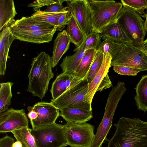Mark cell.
I'll return each mask as SVG.
<instances>
[{
  "label": "cell",
  "mask_w": 147,
  "mask_h": 147,
  "mask_svg": "<svg viewBox=\"0 0 147 147\" xmlns=\"http://www.w3.org/2000/svg\"><path fill=\"white\" fill-rule=\"evenodd\" d=\"M107 147H147V122L138 118H120Z\"/></svg>",
  "instance_id": "obj_1"
},
{
  "label": "cell",
  "mask_w": 147,
  "mask_h": 147,
  "mask_svg": "<svg viewBox=\"0 0 147 147\" xmlns=\"http://www.w3.org/2000/svg\"><path fill=\"white\" fill-rule=\"evenodd\" d=\"M51 57L44 51L34 58L28 77L27 91L42 99L48 90L49 82L53 78Z\"/></svg>",
  "instance_id": "obj_2"
},
{
  "label": "cell",
  "mask_w": 147,
  "mask_h": 147,
  "mask_svg": "<svg viewBox=\"0 0 147 147\" xmlns=\"http://www.w3.org/2000/svg\"><path fill=\"white\" fill-rule=\"evenodd\" d=\"M111 66H122L147 71V52L143 48L110 40Z\"/></svg>",
  "instance_id": "obj_3"
},
{
  "label": "cell",
  "mask_w": 147,
  "mask_h": 147,
  "mask_svg": "<svg viewBox=\"0 0 147 147\" xmlns=\"http://www.w3.org/2000/svg\"><path fill=\"white\" fill-rule=\"evenodd\" d=\"M92 17V32L100 34L109 24L117 21L123 7L113 0H86Z\"/></svg>",
  "instance_id": "obj_4"
},
{
  "label": "cell",
  "mask_w": 147,
  "mask_h": 147,
  "mask_svg": "<svg viewBox=\"0 0 147 147\" xmlns=\"http://www.w3.org/2000/svg\"><path fill=\"white\" fill-rule=\"evenodd\" d=\"M117 22L131 40L133 45L143 47L147 32L144 28V20L140 14L123 7Z\"/></svg>",
  "instance_id": "obj_5"
},
{
  "label": "cell",
  "mask_w": 147,
  "mask_h": 147,
  "mask_svg": "<svg viewBox=\"0 0 147 147\" xmlns=\"http://www.w3.org/2000/svg\"><path fill=\"white\" fill-rule=\"evenodd\" d=\"M89 83L84 79L69 89L51 102L59 110L67 107H74L92 111L91 105L86 100Z\"/></svg>",
  "instance_id": "obj_6"
},
{
  "label": "cell",
  "mask_w": 147,
  "mask_h": 147,
  "mask_svg": "<svg viewBox=\"0 0 147 147\" xmlns=\"http://www.w3.org/2000/svg\"><path fill=\"white\" fill-rule=\"evenodd\" d=\"M36 147H65L67 146L63 126L55 123L31 129Z\"/></svg>",
  "instance_id": "obj_7"
},
{
  "label": "cell",
  "mask_w": 147,
  "mask_h": 147,
  "mask_svg": "<svg viewBox=\"0 0 147 147\" xmlns=\"http://www.w3.org/2000/svg\"><path fill=\"white\" fill-rule=\"evenodd\" d=\"M67 146L90 147L94 140V126L86 123L67 122L63 125Z\"/></svg>",
  "instance_id": "obj_8"
},
{
  "label": "cell",
  "mask_w": 147,
  "mask_h": 147,
  "mask_svg": "<svg viewBox=\"0 0 147 147\" xmlns=\"http://www.w3.org/2000/svg\"><path fill=\"white\" fill-rule=\"evenodd\" d=\"M27 109L32 128L55 123L60 116L59 110L51 102H38L33 106H28Z\"/></svg>",
  "instance_id": "obj_9"
},
{
  "label": "cell",
  "mask_w": 147,
  "mask_h": 147,
  "mask_svg": "<svg viewBox=\"0 0 147 147\" xmlns=\"http://www.w3.org/2000/svg\"><path fill=\"white\" fill-rule=\"evenodd\" d=\"M68 10L85 37L92 32L91 15L86 0H66Z\"/></svg>",
  "instance_id": "obj_10"
},
{
  "label": "cell",
  "mask_w": 147,
  "mask_h": 147,
  "mask_svg": "<svg viewBox=\"0 0 147 147\" xmlns=\"http://www.w3.org/2000/svg\"><path fill=\"white\" fill-rule=\"evenodd\" d=\"M28 127V121L23 109L11 108L0 113V132L12 131Z\"/></svg>",
  "instance_id": "obj_11"
},
{
  "label": "cell",
  "mask_w": 147,
  "mask_h": 147,
  "mask_svg": "<svg viewBox=\"0 0 147 147\" xmlns=\"http://www.w3.org/2000/svg\"><path fill=\"white\" fill-rule=\"evenodd\" d=\"M8 25L15 39L38 44L49 43L51 41L57 29L46 30H28L12 27Z\"/></svg>",
  "instance_id": "obj_12"
},
{
  "label": "cell",
  "mask_w": 147,
  "mask_h": 147,
  "mask_svg": "<svg viewBox=\"0 0 147 147\" xmlns=\"http://www.w3.org/2000/svg\"><path fill=\"white\" fill-rule=\"evenodd\" d=\"M111 57L109 53H104L103 61L99 70L94 78L88 84L87 93L86 96L87 102L91 105L93 97L100 83L109 72L111 67Z\"/></svg>",
  "instance_id": "obj_13"
},
{
  "label": "cell",
  "mask_w": 147,
  "mask_h": 147,
  "mask_svg": "<svg viewBox=\"0 0 147 147\" xmlns=\"http://www.w3.org/2000/svg\"><path fill=\"white\" fill-rule=\"evenodd\" d=\"M82 80L74 78L73 75L63 72L58 75L52 84L50 92L54 100L69 89L75 86Z\"/></svg>",
  "instance_id": "obj_14"
},
{
  "label": "cell",
  "mask_w": 147,
  "mask_h": 147,
  "mask_svg": "<svg viewBox=\"0 0 147 147\" xmlns=\"http://www.w3.org/2000/svg\"><path fill=\"white\" fill-rule=\"evenodd\" d=\"M0 74L5 75L10 47L15 39L9 27H4L0 33Z\"/></svg>",
  "instance_id": "obj_15"
},
{
  "label": "cell",
  "mask_w": 147,
  "mask_h": 147,
  "mask_svg": "<svg viewBox=\"0 0 147 147\" xmlns=\"http://www.w3.org/2000/svg\"><path fill=\"white\" fill-rule=\"evenodd\" d=\"M103 40L132 45V42L117 21L106 27L100 34Z\"/></svg>",
  "instance_id": "obj_16"
},
{
  "label": "cell",
  "mask_w": 147,
  "mask_h": 147,
  "mask_svg": "<svg viewBox=\"0 0 147 147\" xmlns=\"http://www.w3.org/2000/svg\"><path fill=\"white\" fill-rule=\"evenodd\" d=\"M71 42L66 30L58 33L54 40L53 54L51 57L53 68L56 66L62 57L69 49Z\"/></svg>",
  "instance_id": "obj_17"
},
{
  "label": "cell",
  "mask_w": 147,
  "mask_h": 147,
  "mask_svg": "<svg viewBox=\"0 0 147 147\" xmlns=\"http://www.w3.org/2000/svg\"><path fill=\"white\" fill-rule=\"evenodd\" d=\"M60 116L67 122L78 124L86 123L93 117L92 111L74 107H67L60 110Z\"/></svg>",
  "instance_id": "obj_18"
},
{
  "label": "cell",
  "mask_w": 147,
  "mask_h": 147,
  "mask_svg": "<svg viewBox=\"0 0 147 147\" xmlns=\"http://www.w3.org/2000/svg\"><path fill=\"white\" fill-rule=\"evenodd\" d=\"M10 27L28 30H52L57 28L49 24L30 19L23 17L16 20H12L8 24Z\"/></svg>",
  "instance_id": "obj_19"
},
{
  "label": "cell",
  "mask_w": 147,
  "mask_h": 147,
  "mask_svg": "<svg viewBox=\"0 0 147 147\" xmlns=\"http://www.w3.org/2000/svg\"><path fill=\"white\" fill-rule=\"evenodd\" d=\"M86 50L81 46L73 51L75 53L71 55L67 56L63 59L60 66L63 72L69 75L74 74Z\"/></svg>",
  "instance_id": "obj_20"
},
{
  "label": "cell",
  "mask_w": 147,
  "mask_h": 147,
  "mask_svg": "<svg viewBox=\"0 0 147 147\" xmlns=\"http://www.w3.org/2000/svg\"><path fill=\"white\" fill-rule=\"evenodd\" d=\"M96 50L91 49L86 51L74 74V78L82 80L87 79Z\"/></svg>",
  "instance_id": "obj_21"
},
{
  "label": "cell",
  "mask_w": 147,
  "mask_h": 147,
  "mask_svg": "<svg viewBox=\"0 0 147 147\" xmlns=\"http://www.w3.org/2000/svg\"><path fill=\"white\" fill-rule=\"evenodd\" d=\"M13 0H0V30L7 26L17 14Z\"/></svg>",
  "instance_id": "obj_22"
},
{
  "label": "cell",
  "mask_w": 147,
  "mask_h": 147,
  "mask_svg": "<svg viewBox=\"0 0 147 147\" xmlns=\"http://www.w3.org/2000/svg\"><path fill=\"white\" fill-rule=\"evenodd\" d=\"M134 97L138 109L144 112L147 111V75L143 76L134 88Z\"/></svg>",
  "instance_id": "obj_23"
},
{
  "label": "cell",
  "mask_w": 147,
  "mask_h": 147,
  "mask_svg": "<svg viewBox=\"0 0 147 147\" xmlns=\"http://www.w3.org/2000/svg\"><path fill=\"white\" fill-rule=\"evenodd\" d=\"M67 26L66 32L71 42L73 43L76 48L79 47L84 41L85 37L71 14L70 19Z\"/></svg>",
  "instance_id": "obj_24"
},
{
  "label": "cell",
  "mask_w": 147,
  "mask_h": 147,
  "mask_svg": "<svg viewBox=\"0 0 147 147\" xmlns=\"http://www.w3.org/2000/svg\"><path fill=\"white\" fill-rule=\"evenodd\" d=\"M67 11L47 12L40 10L36 11L28 18L32 20L49 24L58 28V22L59 18L63 13Z\"/></svg>",
  "instance_id": "obj_25"
},
{
  "label": "cell",
  "mask_w": 147,
  "mask_h": 147,
  "mask_svg": "<svg viewBox=\"0 0 147 147\" xmlns=\"http://www.w3.org/2000/svg\"><path fill=\"white\" fill-rule=\"evenodd\" d=\"M13 84L11 82L0 84V113L7 110L10 104L12 97L11 87Z\"/></svg>",
  "instance_id": "obj_26"
},
{
  "label": "cell",
  "mask_w": 147,
  "mask_h": 147,
  "mask_svg": "<svg viewBox=\"0 0 147 147\" xmlns=\"http://www.w3.org/2000/svg\"><path fill=\"white\" fill-rule=\"evenodd\" d=\"M11 132L17 140L21 143L22 147H36L31 129L28 127L22 128Z\"/></svg>",
  "instance_id": "obj_27"
},
{
  "label": "cell",
  "mask_w": 147,
  "mask_h": 147,
  "mask_svg": "<svg viewBox=\"0 0 147 147\" xmlns=\"http://www.w3.org/2000/svg\"><path fill=\"white\" fill-rule=\"evenodd\" d=\"M104 58V53L97 49L89 69L87 79L89 83L93 80L101 66Z\"/></svg>",
  "instance_id": "obj_28"
},
{
  "label": "cell",
  "mask_w": 147,
  "mask_h": 147,
  "mask_svg": "<svg viewBox=\"0 0 147 147\" xmlns=\"http://www.w3.org/2000/svg\"><path fill=\"white\" fill-rule=\"evenodd\" d=\"M121 1L123 7L140 15L144 14V10L147 8V0H121Z\"/></svg>",
  "instance_id": "obj_29"
},
{
  "label": "cell",
  "mask_w": 147,
  "mask_h": 147,
  "mask_svg": "<svg viewBox=\"0 0 147 147\" xmlns=\"http://www.w3.org/2000/svg\"><path fill=\"white\" fill-rule=\"evenodd\" d=\"M101 38L100 34L92 32L85 37L80 46L86 50L91 49L96 50L101 43Z\"/></svg>",
  "instance_id": "obj_30"
},
{
  "label": "cell",
  "mask_w": 147,
  "mask_h": 147,
  "mask_svg": "<svg viewBox=\"0 0 147 147\" xmlns=\"http://www.w3.org/2000/svg\"><path fill=\"white\" fill-rule=\"evenodd\" d=\"M66 0H37L30 3L28 7H32L33 10L36 11L40 10V8L44 6H48L51 5L58 4L62 5L63 3Z\"/></svg>",
  "instance_id": "obj_31"
},
{
  "label": "cell",
  "mask_w": 147,
  "mask_h": 147,
  "mask_svg": "<svg viewBox=\"0 0 147 147\" xmlns=\"http://www.w3.org/2000/svg\"><path fill=\"white\" fill-rule=\"evenodd\" d=\"M113 69L115 72L119 74L125 76H135L141 71L139 69L122 66H113Z\"/></svg>",
  "instance_id": "obj_32"
},
{
  "label": "cell",
  "mask_w": 147,
  "mask_h": 147,
  "mask_svg": "<svg viewBox=\"0 0 147 147\" xmlns=\"http://www.w3.org/2000/svg\"><path fill=\"white\" fill-rule=\"evenodd\" d=\"M71 14L69 11L63 13L59 18L58 22V30H61L67 25L70 19Z\"/></svg>",
  "instance_id": "obj_33"
},
{
  "label": "cell",
  "mask_w": 147,
  "mask_h": 147,
  "mask_svg": "<svg viewBox=\"0 0 147 147\" xmlns=\"http://www.w3.org/2000/svg\"><path fill=\"white\" fill-rule=\"evenodd\" d=\"M68 10V7H64L62 5L55 4L47 6L46 9L43 11L47 12H65Z\"/></svg>",
  "instance_id": "obj_34"
},
{
  "label": "cell",
  "mask_w": 147,
  "mask_h": 147,
  "mask_svg": "<svg viewBox=\"0 0 147 147\" xmlns=\"http://www.w3.org/2000/svg\"><path fill=\"white\" fill-rule=\"evenodd\" d=\"M113 86L108 74H107L102 79L96 91L100 92Z\"/></svg>",
  "instance_id": "obj_35"
},
{
  "label": "cell",
  "mask_w": 147,
  "mask_h": 147,
  "mask_svg": "<svg viewBox=\"0 0 147 147\" xmlns=\"http://www.w3.org/2000/svg\"><path fill=\"white\" fill-rule=\"evenodd\" d=\"M15 142L14 139L10 136L6 135L0 139V147H12Z\"/></svg>",
  "instance_id": "obj_36"
},
{
  "label": "cell",
  "mask_w": 147,
  "mask_h": 147,
  "mask_svg": "<svg viewBox=\"0 0 147 147\" xmlns=\"http://www.w3.org/2000/svg\"><path fill=\"white\" fill-rule=\"evenodd\" d=\"M12 147H22L21 143L19 141H17L15 142L12 145Z\"/></svg>",
  "instance_id": "obj_37"
},
{
  "label": "cell",
  "mask_w": 147,
  "mask_h": 147,
  "mask_svg": "<svg viewBox=\"0 0 147 147\" xmlns=\"http://www.w3.org/2000/svg\"><path fill=\"white\" fill-rule=\"evenodd\" d=\"M143 15L146 18V20L144 22V27L145 30L147 32V13L146 14H144Z\"/></svg>",
  "instance_id": "obj_38"
},
{
  "label": "cell",
  "mask_w": 147,
  "mask_h": 147,
  "mask_svg": "<svg viewBox=\"0 0 147 147\" xmlns=\"http://www.w3.org/2000/svg\"><path fill=\"white\" fill-rule=\"evenodd\" d=\"M143 47L147 52V38L144 40Z\"/></svg>",
  "instance_id": "obj_39"
}]
</instances>
